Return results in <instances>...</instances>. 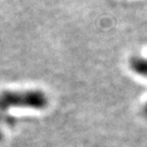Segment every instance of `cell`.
<instances>
[{
	"label": "cell",
	"mask_w": 147,
	"mask_h": 147,
	"mask_svg": "<svg viewBox=\"0 0 147 147\" xmlns=\"http://www.w3.org/2000/svg\"><path fill=\"white\" fill-rule=\"evenodd\" d=\"M144 113H145V115H146V117H147V104H146V106H145Z\"/></svg>",
	"instance_id": "3"
},
{
	"label": "cell",
	"mask_w": 147,
	"mask_h": 147,
	"mask_svg": "<svg viewBox=\"0 0 147 147\" xmlns=\"http://www.w3.org/2000/svg\"><path fill=\"white\" fill-rule=\"evenodd\" d=\"M130 67L136 74L143 77H147V58L141 56H133L130 58Z\"/></svg>",
	"instance_id": "2"
},
{
	"label": "cell",
	"mask_w": 147,
	"mask_h": 147,
	"mask_svg": "<svg viewBox=\"0 0 147 147\" xmlns=\"http://www.w3.org/2000/svg\"><path fill=\"white\" fill-rule=\"evenodd\" d=\"M48 104V99L41 90H23L12 91L5 90L0 92V141L2 139L1 124L7 119L6 111L12 107L43 109Z\"/></svg>",
	"instance_id": "1"
}]
</instances>
